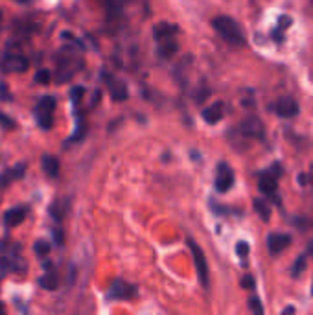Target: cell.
<instances>
[{
	"instance_id": "27",
	"label": "cell",
	"mask_w": 313,
	"mask_h": 315,
	"mask_svg": "<svg viewBox=\"0 0 313 315\" xmlns=\"http://www.w3.org/2000/svg\"><path fill=\"white\" fill-rule=\"evenodd\" d=\"M241 286H243L245 289L254 287V278H252V275H245L243 278H241Z\"/></svg>"
},
{
	"instance_id": "17",
	"label": "cell",
	"mask_w": 313,
	"mask_h": 315,
	"mask_svg": "<svg viewBox=\"0 0 313 315\" xmlns=\"http://www.w3.org/2000/svg\"><path fill=\"white\" fill-rule=\"evenodd\" d=\"M43 170H45L46 175H50V177H57V173H59V161H57L54 155H43Z\"/></svg>"
},
{
	"instance_id": "16",
	"label": "cell",
	"mask_w": 313,
	"mask_h": 315,
	"mask_svg": "<svg viewBox=\"0 0 313 315\" xmlns=\"http://www.w3.org/2000/svg\"><path fill=\"white\" fill-rule=\"evenodd\" d=\"M26 173V164H17L15 168H10L8 172H4V175L0 173V190L4 188L10 181H13V179H21Z\"/></svg>"
},
{
	"instance_id": "23",
	"label": "cell",
	"mask_w": 313,
	"mask_h": 315,
	"mask_svg": "<svg viewBox=\"0 0 313 315\" xmlns=\"http://www.w3.org/2000/svg\"><path fill=\"white\" fill-rule=\"evenodd\" d=\"M249 308H250L252 313H256V315L263 313V306H262V302H260V298L258 297H250L249 298Z\"/></svg>"
},
{
	"instance_id": "12",
	"label": "cell",
	"mask_w": 313,
	"mask_h": 315,
	"mask_svg": "<svg viewBox=\"0 0 313 315\" xmlns=\"http://www.w3.org/2000/svg\"><path fill=\"white\" fill-rule=\"evenodd\" d=\"M28 67H30V63L24 56H8V58L4 59V70H6V72L23 74V72L28 70Z\"/></svg>"
},
{
	"instance_id": "21",
	"label": "cell",
	"mask_w": 313,
	"mask_h": 315,
	"mask_svg": "<svg viewBox=\"0 0 313 315\" xmlns=\"http://www.w3.org/2000/svg\"><path fill=\"white\" fill-rule=\"evenodd\" d=\"M287 26H291V17H287V15H285V17H280L278 19V28L274 30V39L280 41V32L284 34V30L287 28Z\"/></svg>"
},
{
	"instance_id": "11",
	"label": "cell",
	"mask_w": 313,
	"mask_h": 315,
	"mask_svg": "<svg viewBox=\"0 0 313 315\" xmlns=\"http://www.w3.org/2000/svg\"><path fill=\"white\" fill-rule=\"evenodd\" d=\"M274 109H276V113H278L282 118H293V116L298 115V103L291 96H282L278 102H276Z\"/></svg>"
},
{
	"instance_id": "2",
	"label": "cell",
	"mask_w": 313,
	"mask_h": 315,
	"mask_svg": "<svg viewBox=\"0 0 313 315\" xmlns=\"http://www.w3.org/2000/svg\"><path fill=\"white\" fill-rule=\"evenodd\" d=\"M177 34H179V28L175 24L170 23H160L153 28L155 41L159 45L160 56L164 58H171L177 50H179V43H177Z\"/></svg>"
},
{
	"instance_id": "31",
	"label": "cell",
	"mask_w": 313,
	"mask_h": 315,
	"mask_svg": "<svg viewBox=\"0 0 313 315\" xmlns=\"http://www.w3.org/2000/svg\"><path fill=\"white\" fill-rule=\"evenodd\" d=\"M307 251H309V254H311V256H313V241H311V243H309V247H307Z\"/></svg>"
},
{
	"instance_id": "7",
	"label": "cell",
	"mask_w": 313,
	"mask_h": 315,
	"mask_svg": "<svg viewBox=\"0 0 313 315\" xmlns=\"http://www.w3.org/2000/svg\"><path fill=\"white\" fill-rule=\"evenodd\" d=\"M234 172L232 168L228 166L227 162H221L219 166H217V172H216V190L219 194H225L228 190L234 186Z\"/></svg>"
},
{
	"instance_id": "32",
	"label": "cell",
	"mask_w": 313,
	"mask_h": 315,
	"mask_svg": "<svg viewBox=\"0 0 313 315\" xmlns=\"http://www.w3.org/2000/svg\"><path fill=\"white\" fill-rule=\"evenodd\" d=\"M0 26H2V13H0Z\"/></svg>"
},
{
	"instance_id": "29",
	"label": "cell",
	"mask_w": 313,
	"mask_h": 315,
	"mask_svg": "<svg viewBox=\"0 0 313 315\" xmlns=\"http://www.w3.org/2000/svg\"><path fill=\"white\" fill-rule=\"evenodd\" d=\"M54 238H56V243L57 245H63V230H59V229H54Z\"/></svg>"
},
{
	"instance_id": "5",
	"label": "cell",
	"mask_w": 313,
	"mask_h": 315,
	"mask_svg": "<svg viewBox=\"0 0 313 315\" xmlns=\"http://www.w3.org/2000/svg\"><path fill=\"white\" fill-rule=\"evenodd\" d=\"M65 50V54H67V59H63V56L59 54L57 56V61H59V70H57V81L59 83H63V81H67L69 78H72V76L76 74V70L81 67V61L80 59L72 58V48H63Z\"/></svg>"
},
{
	"instance_id": "13",
	"label": "cell",
	"mask_w": 313,
	"mask_h": 315,
	"mask_svg": "<svg viewBox=\"0 0 313 315\" xmlns=\"http://www.w3.org/2000/svg\"><path fill=\"white\" fill-rule=\"evenodd\" d=\"M291 243L289 234H269L267 236V249L271 254H278Z\"/></svg>"
},
{
	"instance_id": "9",
	"label": "cell",
	"mask_w": 313,
	"mask_h": 315,
	"mask_svg": "<svg viewBox=\"0 0 313 315\" xmlns=\"http://www.w3.org/2000/svg\"><path fill=\"white\" fill-rule=\"evenodd\" d=\"M105 78V83H107L109 87V94H111V98L113 100H116V102H124V100H127V85H125L124 81L116 80V78H113V76L105 74L103 76Z\"/></svg>"
},
{
	"instance_id": "14",
	"label": "cell",
	"mask_w": 313,
	"mask_h": 315,
	"mask_svg": "<svg viewBox=\"0 0 313 315\" xmlns=\"http://www.w3.org/2000/svg\"><path fill=\"white\" fill-rule=\"evenodd\" d=\"M225 105H223V102H216L212 103V105H208L205 111H203V120L206 122V124H217V122L223 118V113H225Z\"/></svg>"
},
{
	"instance_id": "30",
	"label": "cell",
	"mask_w": 313,
	"mask_h": 315,
	"mask_svg": "<svg viewBox=\"0 0 313 315\" xmlns=\"http://www.w3.org/2000/svg\"><path fill=\"white\" fill-rule=\"evenodd\" d=\"M0 98H2V100H8V91L4 85H0Z\"/></svg>"
},
{
	"instance_id": "8",
	"label": "cell",
	"mask_w": 313,
	"mask_h": 315,
	"mask_svg": "<svg viewBox=\"0 0 313 315\" xmlns=\"http://www.w3.org/2000/svg\"><path fill=\"white\" fill-rule=\"evenodd\" d=\"M280 175V168L278 164H274V168L271 172L263 173L262 177H260V183H258V188L262 192L263 195H267V197H273L276 194V190H278V183H276V177Z\"/></svg>"
},
{
	"instance_id": "26",
	"label": "cell",
	"mask_w": 313,
	"mask_h": 315,
	"mask_svg": "<svg viewBox=\"0 0 313 315\" xmlns=\"http://www.w3.org/2000/svg\"><path fill=\"white\" fill-rule=\"evenodd\" d=\"M83 94H85V89H83V87H74L72 92H70V98H72V102L74 103H80V100L83 98Z\"/></svg>"
},
{
	"instance_id": "24",
	"label": "cell",
	"mask_w": 313,
	"mask_h": 315,
	"mask_svg": "<svg viewBox=\"0 0 313 315\" xmlns=\"http://www.w3.org/2000/svg\"><path fill=\"white\" fill-rule=\"evenodd\" d=\"M304 267H306V254H300L298 256V260L295 262V265H293V276H298L304 271Z\"/></svg>"
},
{
	"instance_id": "10",
	"label": "cell",
	"mask_w": 313,
	"mask_h": 315,
	"mask_svg": "<svg viewBox=\"0 0 313 315\" xmlns=\"http://www.w3.org/2000/svg\"><path fill=\"white\" fill-rule=\"evenodd\" d=\"M239 133L249 138H263V124L258 118H247L239 124Z\"/></svg>"
},
{
	"instance_id": "20",
	"label": "cell",
	"mask_w": 313,
	"mask_h": 315,
	"mask_svg": "<svg viewBox=\"0 0 313 315\" xmlns=\"http://www.w3.org/2000/svg\"><path fill=\"white\" fill-rule=\"evenodd\" d=\"M35 252H37V256H48V252H50V243L45 240H37L34 245Z\"/></svg>"
},
{
	"instance_id": "28",
	"label": "cell",
	"mask_w": 313,
	"mask_h": 315,
	"mask_svg": "<svg viewBox=\"0 0 313 315\" xmlns=\"http://www.w3.org/2000/svg\"><path fill=\"white\" fill-rule=\"evenodd\" d=\"M0 124L4 127H15V122H13L12 118H8V116H4L2 113H0Z\"/></svg>"
},
{
	"instance_id": "33",
	"label": "cell",
	"mask_w": 313,
	"mask_h": 315,
	"mask_svg": "<svg viewBox=\"0 0 313 315\" xmlns=\"http://www.w3.org/2000/svg\"><path fill=\"white\" fill-rule=\"evenodd\" d=\"M23 2H24V0H23Z\"/></svg>"
},
{
	"instance_id": "1",
	"label": "cell",
	"mask_w": 313,
	"mask_h": 315,
	"mask_svg": "<svg viewBox=\"0 0 313 315\" xmlns=\"http://www.w3.org/2000/svg\"><path fill=\"white\" fill-rule=\"evenodd\" d=\"M212 28L216 30L217 35L230 46H243L245 45V34L243 28L239 26L232 17L219 15L212 21Z\"/></svg>"
},
{
	"instance_id": "18",
	"label": "cell",
	"mask_w": 313,
	"mask_h": 315,
	"mask_svg": "<svg viewBox=\"0 0 313 315\" xmlns=\"http://www.w3.org/2000/svg\"><path fill=\"white\" fill-rule=\"evenodd\" d=\"M39 286L43 287V289H48V291L57 289V286H59V278H57V275L54 273V271H48V273H45V275L39 278Z\"/></svg>"
},
{
	"instance_id": "15",
	"label": "cell",
	"mask_w": 313,
	"mask_h": 315,
	"mask_svg": "<svg viewBox=\"0 0 313 315\" xmlns=\"http://www.w3.org/2000/svg\"><path fill=\"white\" fill-rule=\"evenodd\" d=\"M26 206H17V208H12V210H8L6 216H4V223L6 227H17L21 225L26 219Z\"/></svg>"
},
{
	"instance_id": "6",
	"label": "cell",
	"mask_w": 313,
	"mask_h": 315,
	"mask_svg": "<svg viewBox=\"0 0 313 315\" xmlns=\"http://www.w3.org/2000/svg\"><path fill=\"white\" fill-rule=\"evenodd\" d=\"M135 295H137V286L124 280H114L107 293V297L113 298V300H129Z\"/></svg>"
},
{
	"instance_id": "19",
	"label": "cell",
	"mask_w": 313,
	"mask_h": 315,
	"mask_svg": "<svg viewBox=\"0 0 313 315\" xmlns=\"http://www.w3.org/2000/svg\"><path fill=\"white\" fill-rule=\"evenodd\" d=\"M252 206H254V210L258 212V216H260L262 221H269V218H271V208H269L267 201L254 199L252 201Z\"/></svg>"
},
{
	"instance_id": "22",
	"label": "cell",
	"mask_w": 313,
	"mask_h": 315,
	"mask_svg": "<svg viewBox=\"0 0 313 315\" xmlns=\"http://www.w3.org/2000/svg\"><path fill=\"white\" fill-rule=\"evenodd\" d=\"M52 80V72L50 70H46V69H41L37 74H35V81L37 83H41V85H48Z\"/></svg>"
},
{
	"instance_id": "3",
	"label": "cell",
	"mask_w": 313,
	"mask_h": 315,
	"mask_svg": "<svg viewBox=\"0 0 313 315\" xmlns=\"http://www.w3.org/2000/svg\"><path fill=\"white\" fill-rule=\"evenodd\" d=\"M54 109H56V98L43 96L35 107V120L43 129H50L54 124Z\"/></svg>"
},
{
	"instance_id": "25",
	"label": "cell",
	"mask_w": 313,
	"mask_h": 315,
	"mask_svg": "<svg viewBox=\"0 0 313 315\" xmlns=\"http://www.w3.org/2000/svg\"><path fill=\"white\" fill-rule=\"evenodd\" d=\"M236 252H238L239 258H247L249 256V243L247 241H239L236 245Z\"/></svg>"
},
{
	"instance_id": "4",
	"label": "cell",
	"mask_w": 313,
	"mask_h": 315,
	"mask_svg": "<svg viewBox=\"0 0 313 315\" xmlns=\"http://www.w3.org/2000/svg\"><path fill=\"white\" fill-rule=\"evenodd\" d=\"M186 243L188 247H190V251H192V256H194V264H195V269H197V276H199L201 286L208 287V262H206L205 254H203L201 247L197 245L192 238H188Z\"/></svg>"
}]
</instances>
